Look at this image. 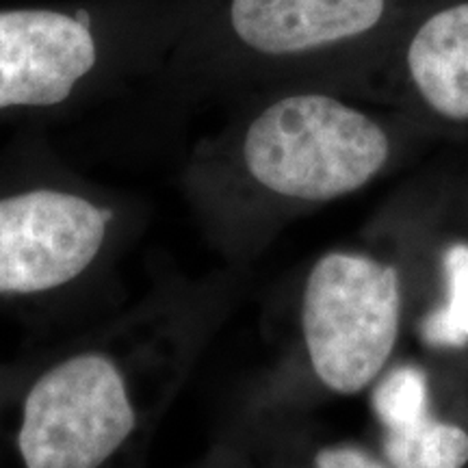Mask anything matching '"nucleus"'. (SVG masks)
<instances>
[{
	"label": "nucleus",
	"mask_w": 468,
	"mask_h": 468,
	"mask_svg": "<svg viewBox=\"0 0 468 468\" xmlns=\"http://www.w3.org/2000/svg\"><path fill=\"white\" fill-rule=\"evenodd\" d=\"M393 156V137L367 111L319 90L291 91L262 107L241 139L256 185L302 202L360 191Z\"/></svg>",
	"instance_id": "nucleus-1"
},
{
	"label": "nucleus",
	"mask_w": 468,
	"mask_h": 468,
	"mask_svg": "<svg viewBox=\"0 0 468 468\" xmlns=\"http://www.w3.org/2000/svg\"><path fill=\"white\" fill-rule=\"evenodd\" d=\"M444 0H219L208 39L278 66H362Z\"/></svg>",
	"instance_id": "nucleus-2"
},
{
	"label": "nucleus",
	"mask_w": 468,
	"mask_h": 468,
	"mask_svg": "<svg viewBox=\"0 0 468 468\" xmlns=\"http://www.w3.org/2000/svg\"><path fill=\"white\" fill-rule=\"evenodd\" d=\"M399 324L395 267L349 251H330L313 267L302 303L303 341L330 390L354 395L367 388L393 354Z\"/></svg>",
	"instance_id": "nucleus-3"
},
{
	"label": "nucleus",
	"mask_w": 468,
	"mask_h": 468,
	"mask_svg": "<svg viewBox=\"0 0 468 468\" xmlns=\"http://www.w3.org/2000/svg\"><path fill=\"white\" fill-rule=\"evenodd\" d=\"M124 376L102 354H80L28 390L17 434L27 468H101L134 430Z\"/></svg>",
	"instance_id": "nucleus-4"
},
{
	"label": "nucleus",
	"mask_w": 468,
	"mask_h": 468,
	"mask_svg": "<svg viewBox=\"0 0 468 468\" xmlns=\"http://www.w3.org/2000/svg\"><path fill=\"white\" fill-rule=\"evenodd\" d=\"M111 20L83 7L0 11V111L68 102L101 68Z\"/></svg>",
	"instance_id": "nucleus-5"
},
{
	"label": "nucleus",
	"mask_w": 468,
	"mask_h": 468,
	"mask_svg": "<svg viewBox=\"0 0 468 468\" xmlns=\"http://www.w3.org/2000/svg\"><path fill=\"white\" fill-rule=\"evenodd\" d=\"M113 213L83 196L33 189L0 200V295L52 291L101 254Z\"/></svg>",
	"instance_id": "nucleus-6"
},
{
	"label": "nucleus",
	"mask_w": 468,
	"mask_h": 468,
	"mask_svg": "<svg viewBox=\"0 0 468 468\" xmlns=\"http://www.w3.org/2000/svg\"><path fill=\"white\" fill-rule=\"evenodd\" d=\"M358 68L401 83L438 120L466 124L468 0H444L427 9Z\"/></svg>",
	"instance_id": "nucleus-7"
},
{
	"label": "nucleus",
	"mask_w": 468,
	"mask_h": 468,
	"mask_svg": "<svg viewBox=\"0 0 468 468\" xmlns=\"http://www.w3.org/2000/svg\"><path fill=\"white\" fill-rule=\"evenodd\" d=\"M382 449L393 468H464L468 434L427 414L401 430H384Z\"/></svg>",
	"instance_id": "nucleus-8"
},
{
	"label": "nucleus",
	"mask_w": 468,
	"mask_h": 468,
	"mask_svg": "<svg viewBox=\"0 0 468 468\" xmlns=\"http://www.w3.org/2000/svg\"><path fill=\"white\" fill-rule=\"evenodd\" d=\"M447 303L430 313L420 327L423 341L436 349L468 345V245L455 243L444 251Z\"/></svg>",
	"instance_id": "nucleus-9"
},
{
	"label": "nucleus",
	"mask_w": 468,
	"mask_h": 468,
	"mask_svg": "<svg viewBox=\"0 0 468 468\" xmlns=\"http://www.w3.org/2000/svg\"><path fill=\"white\" fill-rule=\"evenodd\" d=\"M427 376L423 368L403 365L379 379L373 390V412L384 430H401L427 417Z\"/></svg>",
	"instance_id": "nucleus-10"
},
{
	"label": "nucleus",
	"mask_w": 468,
	"mask_h": 468,
	"mask_svg": "<svg viewBox=\"0 0 468 468\" xmlns=\"http://www.w3.org/2000/svg\"><path fill=\"white\" fill-rule=\"evenodd\" d=\"M314 468H390L384 462L373 458L371 453L351 444L321 449L314 458Z\"/></svg>",
	"instance_id": "nucleus-11"
}]
</instances>
